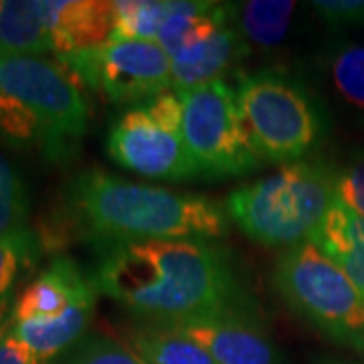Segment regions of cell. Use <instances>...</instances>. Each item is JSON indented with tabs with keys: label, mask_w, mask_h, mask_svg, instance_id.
<instances>
[{
	"label": "cell",
	"mask_w": 364,
	"mask_h": 364,
	"mask_svg": "<svg viewBox=\"0 0 364 364\" xmlns=\"http://www.w3.org/2000/svg\"><path fill=\"white\" fill-rule=\"evenodd\" d=\"M95 287L138 322L181 324L253 304L223 245L200 239H162L100 249Z\"/></svg>",
	"instance_id": "6da1fadb"
},
{
	"label": "cell",
	"mask_w": 364,
	"mask_h": 364,
	"mask_svg": "<svg viewBox=\"0 0 364 364\" xmlns=\"http://www.w3.org/2000/svg\"><path fill=\"white\" fill-rule=\"evenodd\" d=\"M229 213L205 195L124 181L97 168L81 170L65 182L41 245L90 243L95 251L119 243L200 239L229 231Z\"/></svg>",
	"instance_id": "7a4b0ae2"
},
{
	"label": "cell",
	"mask_w": 364,
	"mask_h": 364,
	"mask_svg": "<svg viewBox=\"0 0 364 364\" xmlns=\"http://www.w3.org/2000/svg\"><path fill=\"white\" fill-rule=\"evenodd\" d=\"M336 203V168L324 160H299L233 191L229 219L251 241L294 247L312 239Z\"/></svg>",
	"instance_id": "3957f363"
},
{
	"label": "cell",
	"mask_w": 364,
	"mask_h": 364,
	"mask_svg": "<svg viewBox=\"0 0 364 364\" xmlns=\"http://www.w3.org/2000/svg\"><path fill=\"white\" fill-rule=\"evenodd\" d=\"M241 119L261 162L294 164L306 160L324 140L320 104L298 79L282 71H255L237 79Z\"/></svg>",
	"instance_id": "277c9868"
},
{
	"label": "cell",
	"mask_w": 364,
	"mask_h": 364,
	"mask_svg": "<svg viewBox=\"0 0 364 364\" xmlns=\"http://www.w3.org/2000/svg\"><path fill=\"white\" fill-rule=\"evenodd\" d=\"M273 286L291 312L316 330L364 350V296L316 243L287 247L275 261Z\"/></svg>",
	"instance_id": "5b68a950"
},
{
	"label": "cell",
	"mask_w": 364,
	"mask_h": 364,
	"mask_svg": "<svg viewBox=\"0 0 364 364\" xmlns=\"http://www.w3.org/2000/svg\"><path fill=\"white\" fill-rule=\"evenodd\" d=\"M81 90L57 57L0 59V91L16 97L37 117L41 152L55 164L75 156L87 132L90 107Z\"/></svg>",
	"instance_id": "8992f818"
},
{
	"label": "cell",
	"mask_w": 364,
	"mask_h": 364,
	"mask_svg": "<svg viewBox=\"0 0 364 364\" xmlns=\"http://www.w3.org/2000/svg\"><path fill=\"white\" fill-rule=\"evenodd\" d=\"M182 136L198 178L243 176L261 164L241 119L237 93L225 79L176 93Z\"/></svg>",
	"instance_id": "52a82bcc"
},
{
	"label": "cell",
	"mask_w": 364,
	"mask_h": 364,
	"mask_svg": "<svg viewBox=\"0 0 364 364\" xmlns=\"http://www.w3.org/2000/svg\"><path fill=\"white\" fill-rule=\"evenodd\" d=\"M105 148L122 168L148 178L182 182L198 178L182 136V105L174 91L134 105L107 132Z\"/></svg>",
	"instance_id": "ba28073f"
},
{
	"label": "cell",
	"mask_w": 364,
	"mask_h": 364,
	"mask_svg": "<svg viewBox=\"0 0 364 364\" xmlns=\"http://www.w3.org/2000/svg\"><path fill=\"white\" fill-rule=\"evenodd\" d=\"M81 87L114 104H144L170 90L168 53L154 41H107L100 47L57 55Z\"/></svg>",
	"instance_id": "9c48e42d"
},
{
	"label": "cell",
	"mask_w": 364,
	"mask_h": 364,
	"mask_svg": "<svg viewBox=\"0 0 364 364\" xmlns=\"http://www.w3.org/2000/svg\"><path fill=\"white\" fill-rule=\"evenodd\" d=\"M168 326L195 340L217 364H282L253 312H223Z\"/></svg>",
	"instance_id": "30bf717a"
},
{
	"label": "cell",
	"mask_w": 364,
	"mask_h": 364,
	"mask_svg": "<svg viewBox=\"0 0 364 364\" xmlns=\"http://www.w3.org/2000/svg\"><path fill=\"white\" fill-rule=\"evenodd\" d=\"M249 53L247 41L233 25V16L213 28L207 35L186 43L182 49L170 55L172 65V83L170 90L174 93L193 90L210 81L221 79L231 71Z\"/></svg>",
	"instance_id": "8fae6325"
},
{
	"label": "cell",
	"mask_w": 364,
	"mask_h": 364,
	"mask_svg": "<svg viewBox=\"0 0 364 364\" xmlns=\"http://www.w3.org/2000/svg\"><path fill=\"white\" fill-rule=\"evenodd\" d=\"M90 273L69 255H57L14 301V322H49L57 320L83 296L95 291Z\"/></svg>",
	"instance_id": "7c38bea8"
},
{
	"label": "cell",
	"mask_w": 364,
	"mask_h": 364,
	"mask_svg": "<svg viewBox=\"0 0 364 364\" xmlns=\"http://www.w3.org/2000/svg\"><path fill=\"white\" fill-rule=\"evenodd\" d=\"M55 55L100 47L114 33V0H43Z\"/></svg>",
	"instance_id": "4fadbf2b"
},
{
	"label": "cell",
	"mask_w": 364,
	"mask_h": 364,
	"mask_svg": "<svg viewBox=\"0 0 364 364\" xmlns=\"http://www.w3.org/2000/svg\"><path fill=\"white\" fill-rule=\"evenodd\" d=\"M97 289L77 299L61 318L49 322H13V332L16 338L25 342L35 352L43 364H51L67 348H71L77 340L87 334L91 318L95 314Z\"/></svg>",
	"instance_id": "5bb4252c"
},
{
	"label": "cell",
	"mask_w": 364,
	"mask_h": 364,
	"mask_svg": "<svg viewBox=\"0 0 364 364\" xmlns=\"http://www.w3.org/2000/svg\"><path fill=\"white\" fill-rule=\"evenodd\" d=\"M55 53L43 0H4L0 11V59Z\"/></svg>",
	"instance_id": "9a60e30c"
},
{
	"label": "cell",
	"mask_w": 364,
	"mask_h": 364,
	"mask_svg": "<svg viewBox=\"0 0 364 364\" xmlns=\"http://www.w3.org/2000/svg\"><path fill=\"white\" fill-rule=\"evenodd\" d=\"M310 241L338 263L364 296V217L334 203Z\"/></svg>",
	"instance_id": "2e32d148"
},
{
	"label": "cell",
	"mask_w": 364,
	"mask_h": 364,
	"mask_svg": "<svg viewBox=\"0 0 364 364\" xmlns=\"http://www.w3.org/2000/svg\"><path fill=\"white\" fill-rule=\"evenodd\" d=\"M128 344L144 364H217L195 340L168 324L138 322L128 332Z\"/></svg>",
	"instance_id": "e0dca14e"
},
{
	"label": "cell",
	"mask_w": 364,
	"mask_h": 364,
	"mask_svg": "<svg viewBox=\"0 0 364 364\" xmlns=\"http://www.w3.org/2000/svg\"><path fill=\"white\" fill-rule=\"evenodd\" d=\"M296 11L291 0H249L231 4L233 25L247 41L259 49H277L286 39Z\"/></svg>",
	"instance_id": "ac0fdd59"
},
{
	"label": "cell",
	"mask_w": 364,
	"mask_h": 364,
	"mask_svg": "<svg viewBox=\"0 0 364 364\" xmlns=\"http://www.w3.org/2000/svg\"><path fill=\"white\" fill-rule=\"evenodd\" d=\"M172 9V0H114L109 41H154Z\"/></svg>",
	"instance_id": "d6986e66"
},
{
	"label": "cell",
	"mask_w": 364,
	"mask_h": 364,
	"mask_svg": "<svg viewBox=\"0 0 364 364\" xmlns=\"http://www.w3.org/2000/svg\"><path fill=\"white\" fill-rule=\"evenodd\" d=\"M328 77L344 104L364 114V47L340 45L328 57Z\"/></svg>",
	"instance_id": "ffe728a7"
},
{
	"label": "cell",
	"mask_w": 364,
	"mask_h": 364,
	"mask_svg": "<svg viewBox=\"0 0 364 364\" xmlns=\"http://www.w3.org/2000/svg\"><path fill=\"white\" fill-rule=\"evenodd\" d=\"M41 251L39 233L31 227L0 237V299L14 294V284L21 272L37 261Z\"/></svg>",
	"instance_id": "44dd1931"
},
{
	"label": "cell",
	"mask_w": 364,
	"mask_h": 364,
	"mask_svg": "<svg viewBox=\"0 0 364 364\" xmlns=\"http://www.w3.org/2000/svg\"><path fill=\"white\" fill-rule=\"evenodd\" d=\"M31 200L18 170L0 154V237L28 227Z\"/></svg>",
	"instance_id": "7402d4cb"
},
{
	"label": "cell",
	"mask_w": 364,
	"mask_h": 364,
	"mask_svg": "<svg viewBox=\"0 0 364 364\" xmlns=\"http://www.w3.org/2000/svg\"><path fill=\"white\" fill-rule=\"evenodd\" d=\"M51 364H144L134 352L104 334H85Z\"/></svg>",
	"instance_id": "603a6c76"
},
{
	"label": "cell",
	"mask_w": 364,
	"mask_h": 364,
	"mask_svg": "<svg viewBox=\"0 0 364 364\" xmlns=\"http://www.w3.org/2000/svg\"><path fill=\"white\" fill-rule=\"evenodd\" d=\"M0 138L14 148L39 146L43 140L37 117L16 97L0 91Z\"/></svg>",
	"instance_id": "cb8c5ba5"
},
{
	"label": "cell",
	"mask_w": 364,
	"mask_h": 364,
	"mask_svg": "<svg viewBox=\"0 0 364 364\" xmlns=\"http://www.w3.org/2000/svg\"><path fill=\"white\" fill-rule=\"evenodd\" d=\"M336 203L364 217V152L336 168Z\"/></svg>",
	"instance_id": "d4e9b609"
},
{
	"label": "cell",
	"mask_w": 364,
	"mask_h": 364,
	"mask_svg": "<svg viewBox=\"0 0 364 364\" xmlns=\"http://www.w3.org/2000/svg\"><path fill=\"white\" fill-rule=\"evenodd\" d=\"M312 6L330 26L364 25V0H316Z\"/></svg>",
	"instance_id": "484cf974"
},
{
	"label": "cell",
	"mask_w": 364,
	"mask_h": 364,
	"mask_svg": "<svg viewBox=\"0 0 364 364\" xmlns=\"http://www.w3.org/2000/svg\"><path fill=\"white\" fill-rule=\"evenodd\" d=\"M0 364H43L41 358L13 332L0 340Z\"/></svg>",
	"instance_id": "4316f807"
},
{
	"label": "cell",
	"mask_w": 364,
	"mask_h": 364,
	"mask_svg": "<svg viewBox=\"0 0 364 364\" xmlns=\"http://www.w3.org/2000/svg\"><path fill=\"white\" fill-rule=\"evenodd\" d=\"M14 301H16V299H14V294L0 299V340L4 338V336L11 332V328H13Z\"/></svg>",
	"instance_id": "83f0119b"
},
{
	"label": "cell",
	"mask_w": 364,
	"mask_h": 364,
	"mask_svg": "<svg viewBox=\"0 0 364 364\" xmlns=\"http://www.w3.org/2000/svg\"><path fill=\"white\" fill-rule=\"evenodd\" d=\"M2 6H4V0H0V11H2Z\"/></svg>",
	"instance_id": "f1b7e54d"
},
{
	"label": "cell",
	"mask_w": 364,
	"mask_h": 364,
	"mask_svg": "<svg viewBox=\"0 0 364 364\" xmlns=\"http://www.w3.org/2000/svg\"><path fill=\"white\" fill-rule=\"evenodd\" d=\"M326 364H344V363H326Z\"/></svg>",
	"instance_id": "f546056e"
}]
</instances>
